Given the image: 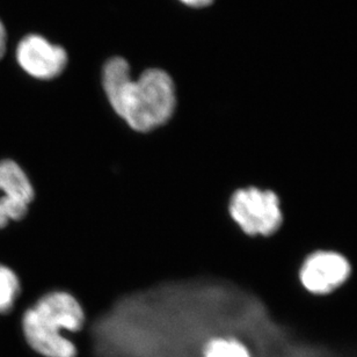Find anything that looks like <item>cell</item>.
I'll list each match as a JSON object with an SVG mask.
<instances>
[{
    "instance_id": "obj_1",
    "label": "cell",
    "mask_w": 357,
    "mask_h": 357,
    "mask_svg": "<svg viewBox=\"0 0 357 357\" xmlns=\"http://www.w3.org/2000/svg\"><path fill=\"white\" fill-rule=\"evenodd\" d=\"M103 87L117 115L139 132L165 124L176 109L174 83L162 70H146L135 80L126 59H112L103 70Z\"/></svg>"
},
{
    "instance_id": "obj_2",
    "label": "cell",
    "mask_w": 357,
    "mask_h": 357,
    "mask_svg": "<svg viewBox=\"0 0 357 357\" xmlns=\"http://www.w3.org/2000/svg\"><path fill=\"white\" fill-rule=\"evenodd\" d=\"M83 306L68 292L54 291L38 299L24 313V344L40 357H78V348L63 332L78 333L85 325Z\"/></svg>"
},
{
    "instance_id": "obj_3",
    "label": "cell",
    "mask_w": 357,
    "mask_h": 357,
    "mask_svg": "<svg viewBox=\"0 0 357 357\" xmlns=\"http://www.w3.org/2000/svg\"><path fill=\"white\" fill-rule=\"evenodd\" d=\"M229 213L234 223L248 236H271L283 222L281 201L271 189H238L231 196Z\"/></svg>"
},
{
    "instance_id": "obj_4",
    "label": "cell",
    "mask_w": 357,
    "mask_h": 357,
    "mask_svg": "<svg viewBox=\"0 0 357 357\" xmlns=\"http://www.w3.org/2000/svg\"><path fill=\"white\" fill-rule=\"evenodd\" d=\"M351 274L344 255L334 251H317L310 255L299 269V281L313 295H327L340 288Z\"/></svg>"
},
{
    "instance_id": "obj_5",
    "label": "cell",
    "mask_w": 357,
    "mask_h": 357,
    "mask_svg": "<svg viewBox=\"0 0 357 357\" xmlns=\"http://www.w3.org/2000/svg\"><path fill=\"white\" fill-rule=\"evenodd\" d=\"M34 187L14 160H0V229L27 215L34 199Z\"/></svg>"
},
{
    "instance_id": "obj_6",
    "label": "cell",
    "mask_w": 357,
    "mask_h": 357,
    "mask_svg": "<svg viewBox=\"0 0 357 357\" xmlns=\"http://www.w3.org/2000/svg\"><path fill=\"white\" fill-rule=\"evenodd\" d=\"M17 59L28 75L38 79H52L66 69L68 55L59 45H52L38 35H29L17 47Z\"/></svg>"
},
{
    "instance_id": "obj_7",
    "label": "cell",
    "mask_w": 357,
    "mask_h": 357,
    "mask_svg": "<svg viewBox=\"0 0 357 357\" xmlns=\"http://www.w3.org/2000/svg\"><path fill=\"white\" fill-rule=\"evenodd\" d=\"M201 357H253L248 346L236 337H211L203 344Z\"/></svg>"
},
{
    "instance_id": "obj_8",
    "label": "cell",
    "mask_w": 357,
    "mask_h": 357,
    "mask_svg": "<svg viewBox=\"0 0 357 357\" xmlns=\"http://www.w3.org/2000/svg\"><path fill=\"white\" fill-rule=\"evenodd\" d=\"M20 294V281L10 268L0 264V314L10 312Z\"/></svg>"
},
{
    "instance_id": "obj_9",
    "label": "cell",
    "mask_w": 357,
    "mask_h": 357,
    "mask_svg": "<svg viewBox=\"0 0 357 357\" xmlns=\"http://www.w3.org/2000/svg\"><path fill=\"white\" fill-rule=\"evenodd\" d=\"M5 52H6V31L3 22L0 21V59L5 55Z\"/></svg>"
},
{
    "instance_id": "obj_10",
    "label": "cell",
    "mask_w": 357,
    "mask_h": 357,
    "mask_svg": "<svg viewBox=\"0 0 357 357\" xmlns=\"http://www.w3.org/2000/svg\"><path fill=\"white\" fill-rule=\"evenodd\" d=\"M182 3L192 7H206L213 3V0H181Z\"/></svg>"
}]
</instances>
